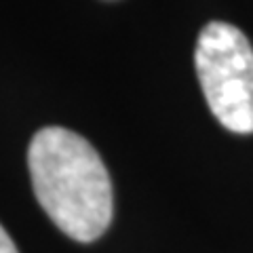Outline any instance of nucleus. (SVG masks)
<instances>
[{
	"label": "nucleus",
	"mask_w": 253,
	"mask_h": 253,
	"mask_svg": "<svg viewBox=\"0 0 253 253\" xmlns=\"http://www.w3.org/2000/svg\"><path fill=\"white\" fill-rule=\"evenodd\" d=\"M28 167L44 213L70 239L91 243L112 221V181L101 156L83 135L44 126L32 137Z\"/></svg>",
	"instance_id": "nucleus-1"
},
{
	"label": "nucleus",
	"mask_w": 253,
	"mask_h": 253,
	"mask_svg": "<svg viewBox=\"0 0 253 253\" xmlns=\"http://www.w3.org/2000/svg\"><path fill=\"white\" fill-rule=\"evenodd\" d=\"M194 66L211 114L232 133H253V46L239 28L207 23Z\"/></svg>",
	"instance_id": "nucleus-2"
},
{
	"label": "nucleus",
	"mask_w": 253,
	"mask_h": 253,
	"mask_svg": "<svg viewBox=\"0 0 253 253\" xmlns=\"http://www.w3.org/2000/svg\"><path fill=\"white\" fill-rule=\"evenodd\" d=\"M0 253H19L15 243L11 241V236L6 234V230L0 226Z\"/></svg>",
	"instance_id": "nucleus-3"
}]
</instances>
